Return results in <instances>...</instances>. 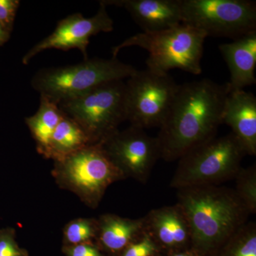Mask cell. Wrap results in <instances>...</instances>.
Returning <instances> with one entry per match:
<instances>
[{"label": "cell", "mask_w": 256, "mask_h": 256, "mask_svg": "<svg viewBox=\"0 0 256 256\" xmlns=\"http://www.w3.org/2000/svg\"><path fill=\"white\" fill-rule=\"evenodd\" d=\"M227 95L226 84L210 79L180 85L156 137L160 158L166 162L180 160L195 146L216 137L222 124Z\"/></svg>", "instance_id": "cell-1"}, {"label": "cell", "mask_w": 256, "mask_h": 256, "mask_svg": "<svg viewBox=\"0 0 256 256\" xmlns=\"http://www.w3.org/2000/svg\"><path fill=\"white\" fill-rule=\"evenodd\" d=\"M178 190L176 204L188 220L192 248L198 256L218 250L248 223L250 212L234 188L204 185Z\"/></svg>", "instance_id": "cell-2"}, {"label": "cell", "mask_w": 256, "mask_h": 256, "mask_svg": "<svg viewBox=\"0 0 256 256\" xmlns=\"http://www.w3.org/2000/svg\"><path fill=\"white\" fill-rule=\"evenodd\" d=\"M207 37L203 31L182 23L161 31L140 32L112 47V58H117L124 48L138 46L149 54L146 60L148 70L168 74L172 69L178 68L200 75Z\"/></svg>", "instance_id": "cell-3"}, {"label": "cell", "mask_w": 256, "mask_h": 256, "mask_svg": "<svg viewBox=\"0 0 256 256\" xmlns=\"http://www.w3.org/2000/svg\"><path fill=\"white\" fill-rule=\"evenodd\" d=\"M246 156L232 132L208 140L184 154L170 182L172 188L218 185L235 178Z\"/></svg>", "instance_id": "cell-4"}, {"label": "cell", "mask_w": 256, "mask_h": 256, "mask_svg": "<svg viewBox=\"0 0 256 256\" xmlns=\"http://www.w3.org/2000/svg\"><path fill=\"white\" fill-rule=\"evenodd\" d=\"M138 70L117 58H88L76 65L42 69L32 78V86L40 96L58 104L101 84L129 78Z\"/></svg>", "instance_id": "cell-5"}, {"label": "cell", "mask_w": 256, "mask_h": 256, "mask_svg": "<svg viewBox=\"0 0 256 256\" xmlns=\"http://www.w3.org/2000/svg\"><path fill=\"white\" fill-rule=\"evenodd\" d=\"M58 106L82 128L90 144L102 143L127 120L126 82L114 80L101 84Z\"/></svg>", "instance_id": "cell-6"}, {"label": "cell", "mask_w": 256, "mask_h": 256, "mask_svg": "<svg viewBox=\"0 0 256 256\" xmlns=\"http://www.w3.org/2000/svg\"><path fill=\"white\" fill-rule=\"evenodd\" d=\"M182 24L207 36L236 40L256 32V4L249 0H181Z\"/></svg>", "instance_id": "cell-7"}, {"label": "cell", "mask_w": 256, "mask_h": 256, "mask_svg": "<svg viewBox=\"0 0 256 256\" xmlns=\"http://www.w3.org/2000/svg\"><path fill=\"white\" fill-rule=\"evenodd\" d=\"M178 87L169 74L138 70L126 82L127 120L144 130L161 127Z\"/></svg>", "instance_id": "cell-8"}, {"label": "cell", "mask_w": 256, "mask_h": 256, "mask_svg": "<svg viewBox=\"0 0 256 256\" xmlns=\"http://www.w3.org/2000/svg\"><path fill=\"white\" fill-rule=\"evenodd\" d=\"M57 164L60 180L92 206L99 203L111 184L126 178L100 143L84 146L57 160Z\"/></svg>", "instance_id": "cell-9"}, {"label": "cell", "mask_w": 256, "mask_h": 256, "mask_svg": "<svg viewBox=\"0 0 256 256\" xmlns=\"http://www.w3.org/2000/svg\"><path fill=\"white\" fill-rule=\"evenodd\" d=\"M106 154L124 178L146 184L160 158L158 138L148 136L144 129L130 126L118 130L100 143Z\"/></svg>", "instance_id": "cell-10"}, {"label": "cell", "mask_w": 256, "mask_h": 256, "mask_svg": "<svg viewBox=\"0 0 256 256\" xmlns=\"http://www.w3.org/2000/svg\"><path fill=\"white\" fill-rule=\"evenodd\" d=\"M112 30L114 21L109 16L106 5L100 2L97 13L92 18H86L82 14L76 13L60 20L50 36L37 43L24 56L22 63L28 65L38 54L53 48L62 50L77 48L82 52L84 60H87V48L90 37Z\"/></svg>", "instance_id": "cell-11"}, {"label": "cell", "mask_w": 256, "mask_h": 256, "mask_svg": "<svg viewBox=\"0 0 256 256\" xmlns=\"http://www.w3.org/2000/svg\"><path fill=\"white\" fill-rule=\"evenodd\" d=\"M144 232L161 248L175 252L192 248L190 226L178 204L150 210L143 217Z\"/></svg>", "instance_id": "cell-12"}, {"label": "cell", "mask_w": 256, "mask_h": 256, "mask_svg": "<svg viewBox=\"0 0 256 256\" xmlns=\"http://www.w3.org/2000/svg\"><path fill=\"white\" fill-rule=\"evenodd\" d=\"M127 10L142 32L174 28L182 23L181 0H112L101 1Z\"/></svg>", "instance_id": "cell-13"}, {"label": "cell", "mask_w": 256, "mask_h": 256, "mask_svg": "<svg viewBox=\"0 0 256 256\" xmlns=\"http://www.w3.org/2000/svg\"><path fill=\"white\" fill-rule=\"evenodd\" d=\"M222 124L232 128L246 154L256 156V97L252 92L240 90L227 95Z\"/></svg>", "instance_id": "cell-14"}, {"label": "cell", "mask_w": 256, "mask_h": 256, "mask_svg": "<svg viewBox=\"0 0 256 256\" xmlns=\"http://www.w3.org/2000/svg\"><path fill=\"white\" fill-rule=\"evenodd\" d=\"M218 48L230 72V80L226 84L228 94L256 84V32L222 44Z\"/></svg>", "instance_id": "cell-15"}, {"label": "cell", "mask_w": 256, "mask_h": 256, "mask_svg": "<svg viewBox=\"0 0 256 256\" xmlns=\"http://www.w3.org/2000/svg\"><path fill=\"white\" fill-rule=\"evenodd\" d=\"M144 220L122 218L118 216H102L98 222L101 244L112 252H120L144 234Z\"/></svg>", "instance_id": "cell-16"}, {"label": "cell", "mask_w": 256, "mask_h": 256, "mask_svg": "<svg viewBox=\"0 0 256 256\" xmlns=\"http://www.w3.org/2000/svg\"><path fill=\"white\" fill-rule=\"evenodd\" d=\"M64 117L58 104L45 96H40L38 110L34 116L25 119L32 136L37 143V148L42 154L47 156L52 136Z\"/></svg>", "instance_id": "cell-17"}, {"label": "cell", "mask_w": 256, "mask_h": 256, "mask_svg": "<svg viewBox=\"0 0 256 256\" xmlns=\"http://www.w3.org/2000/svg\"><path fill=\"white\" fill-rule=\"evenodd\" d=\"M92 144L82 128L64 114L50 140L47 156L57 160Z\"/></svg>", "instance_id": "cell-18"}, {"label": "cell", "mask_w": 256, "mask_h": 256, "mask_svg": "<svg viewBox=\"0 0 256 256\" xmlns=\"http://www.w3.org/2000/svg\"><path fill=\"white\" fill-rule=\"evenodd\" d=\"M222 256H256V224L248 222L222 246Z\"/></svg>", "instance_id": "cell-19"}, {"label": "cell", "mask_w": 256, "mask_h": 256, "mask_svg": "<svg viewBox=\"0 0 256 256\" xmlns=\"http://www.w3.org/2000/svg\"><path fill=\"white\" fill-rule=\"evenodd\" d=\"M237 196L244 203L250 214L256 213V164L246 168H240L235 176Z\"/></svg>", "instance_id": "cell-20"}, {"label": "cell", "mask_w": 256, "mask_h": 256, "mask_svg": "<svg viewBox=\"0 0 256 256\" xmlns=\"http://www.w3.org/2000/svg\"><path fill=\"white\" fill-rule=\"evenodd\" d=\"M98 234V223L92 220L79 218L72 220L64 228L67 245H78L90 242Z\"/></svg>", "instance_id": "cell-21"}, {"label": "cell", "mask_w": 256, "mask_h": 256, "mask_svg": "<svg viewBox=\"0 0 256 256\" xmlns=\"http://www.w3.org/2000/svg\"><path fill=\"white\" fill-rule=\"evenodd\" d=\"M0 256H28V250L18 246L13 228L0 229Z\"/></svg>", "instance_id": "cell-22"}, {"label": "cell", "mask_w": 256, "mask_h": 256, "mask_svg": "<svg viewBox=\"0 0 256 256\" xmlns=\"http://www.w3.org/2000/svg\"><path fill=\"white\" fill-rule=\"evenodd\" d=\"M159 252L156 244L144 233L126 249L122 256H156Z\"/></svg>", "instance_id": "cell-23"}, {"label": "cell", "mask_w": 256, "mask_h": 256, "mask_svg": "<svg viewBox=\"0 0 256 256\" xmlns=\"http://www.w3.org/2000/svg\"><path fill=\"white\" fill-rule=\"evenodd\" d=\"M20 4L18 0H0V23L10 33L12 31Z\"/></svg>", "instance_id": "cell-24"}, {"label": "cell", "mask_w": 256, "mask_h": 256, "mask_svg": "<svg viewBox=\"0 0 256 256\" xmlns=\"http://www.w3.org/2000/svg\"><path fill=\"white\" fill-rule=\"evenodd\" d=\"M63 252L66 256H104L97 248L88 242L65 246Z\"/></svg>", "instance_id": "cell-25"}, {"label": "cell", "mask_w": 256, "mask_h": 256, "mask_svg": "<svg viewBox=\"0 0 256 256\" xmlns=\"http://www.w3.org/2000/svg\"><path fill=\"white\" fill-rule=\"evenodd\" d=\"M10 34L11 33L8 32L4 28V26L0 23V46H2L4 44L9 40Z\"/></svg>", "instance_id": "cell-26"}, {"label": "cell", "mask_w": 256, "mask_h": 256, "mask_svg": "<svg viewBox=\"0 0 256 256\" xmlns=\"http://www.w3.org/2000/svg\"><path fill=\"white\" fill-rule=\"evenodd\" d=\"M170 256H198L192 248H190L184 249V250H178V252H173Z\"/></svg>", "instance_id": "cell-27"}]
</instances>
